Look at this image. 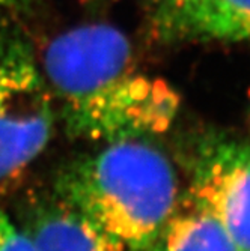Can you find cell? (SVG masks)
Masks as SVG:
<instances>
[{"mask_svg": "<svg viewBox=\"0 0 250 251\" xmlns=\"http://www.w3.org/2000/svg\"><path fill=\"white\" fill-rule=\"evenodd\" d=\"M0 251H36L32 241L5 209L0 208Z\"/></svg>", "mask_w": 250, "mask_h": 251, "instance_id": "obj_8", "label": "cell"}, {"mask_svg": "<svg viewBox=\"0 0 250 251\" xmlns=\"http://www.w3.org/2000/svg\"><path fill=\"white\" fill-rule=\"evenodd\" d=\"M55 193L130 251H146L181 199L169 156L146 137L104 143L59 172Z\"/></svg>", "mask_w": 250, "mask_h": 251, "instance_id": "obj_2", "label": "cell"}, {"mask_svg": "<svg viewBox=\"0 0 250 251\" xmlns=\"http://www.w3.org/2000/svg\"><path fill=\"white\" fill-rule=\"evenodd\" d=\"M20 227L36 251H130L56 193L33 200Z\"/></svg>", "mask_w": 250, "mask_h": 251, "instance_id": "obj_6", "label": "cell"}, {"mask_svg": "<svg viewBox=\"0 0 250 251\" xmlns=\"http://www.w3.org/2000/svg\"><path fill=\"white\" fill-rule=\"evenodd\" d=\"M55 107L32 44L0 26V194L14 188L47 148Z\"/></svg>", "mask_w": 250, "mask_h": 251, "instance_id": "obj_3", "label": "cell"}, {"mask_svg": "<svg viewBox=\"0 0 250 251\" xmlns=\"http://www.w3.org/2000/svg\"><path fill=\"white\" fill-rule=\"evenodd\" d=\"M41 70L66 134L113 142L167 129L179 97L160 78L136 70L128 38L109 25H84L56 36Z\"/></svg>", "mask_w": 250, "mask_h": 251, "instance_id": "obj_1", "label": "cell"}, {"mask_svg": "<svg viewBox=\"0 0 250 251\" xmlns=\"http://www.w3.org/2000/svg\"><path fill=\"white\" fill-rule=\"evenodd\" d=\"M26 2L28 0H0V9H15Z\"/></svg>", "mask_w": 250, "mask_h": 251, "instance_id": "obj_9", "label": "cell"}, {"mask_svg": "<svg viewBox=\"0 0 250 251\" xmlns=\"http://www.w3.org/2000/svg\"><path fill=\"white\" fill-rule=\"evenodd\" d=\"M146 251H238L222 224L181 196L175 211Z\"/></svg>", "mask_w": 250, "mask_h": 251, "instance_id": "obj_7", "label": "cell"}, {"mask_svg": "<svg viewBox=\"0 0 250 251\" xmlns=\"http://www.w3.org/2000/svg\"><path fill=\"white\" fill-rule=\"evenodd\" d=\"M210 212L238 251H250V142L214 137L199 148L186 193Z\"/></svg>", "mask_w": 250, "mask_h": 251, "instance_id": "obj_4", "label": "cell"}, {"mask_svg": "<svg viewBox=\"0 0 250 251\" xmlns=\"http://www.w3.org/2000/svg\"><path fill=\"white\" fill-rule=\"evenodd\" d=\"M151 25L167 44L250 41V0H157Z\"/></svg>", "mask_w": 250, "mask_h": 251, "instance_id": "obj_5", "label": "cell"}]
</instances>
